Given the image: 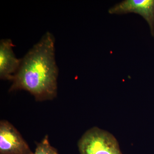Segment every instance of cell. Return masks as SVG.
<instances>
[{
    "mask_svg": "<svg viewBox=\"0 0 154 154\" xmlns=\"http://www.w3.org/2000/svg\"><path fill=\"white\" fill-rule=\"evenodd\" d=\"M58 75L55 38L48 31L22 58L9 91H28L39 102L52 100L57 95Z\"/></svg>",
    "mask_w": 154,
    "mask_h": 154,
    "instance_id": "6da1fadb",
    "label": "cell"
},
{
    "mask_svg": "<svg viewBox=\"0 0 154 154\" xmlns=\"http://www.w3.org/2000/svg\"><path fill=\"white\" fill-rule=\"evenodd\" d=\"M81 154H122L113 135L97 127L88 130L80 139Z\"/></svg>",
    "mask_w": 154,
    "mask_h": 154,
    "instance_id": "7a4b0ae2",
    "label": "cell"
},
{
    "mask_svg": "<svg viewBox=\"0 0 154 154\" xmlns=\"http://www.w3.org/2000/svg\"><path fill=\"white\" fill-rule=\"evenodd\" d=\"M27 142L15 127L7 120L0 122V154H31Z\"/></svg>",
    "mask_w": 154,
    "mask_h": 154,
    "instance_id": "3957f363",
    "label": "cell"
},
{
    "mask_svg": "<svg viewBox=\"0 0 154 154\" xmlns=\"http://www.w3.org/2000/svg\"><path fill=\"white\" fill-rule=\"evenodd\" d=\"M108 13L119 15L139 14L147 22L152 36L154 37V0H125L110 8Z\"/></svg>",
    "mask_w": 154,
    "mask_h": 154,
    "instance_id": "277c9868",
    "label": "cell"
},
{
    "mask_svg": "<svg viewBox=\"0 0 154 154\" xmlns=\"http://www.w3.org/2000/svg\"><path fill=\"white\" fill-rule=\"evenodd\" d=\"M14 45L11 39H1L0 41V78L12 81L19 69L22 59L16 57L13 51Z\"/></svg>",
    "mask_w": 154,
    "mask_h": 154,
    "instance_id": "5b68a950",
    "label": "cell"
},
{
    "mask_svg": "<svg viewBox=\"0 0 154 154\" xmlns=\"http://www.w3.org/2000/svg\"><path fill=\"white\" fill-rule=\"evenodd\" d=\"M31 154H58L57 151L51 145L48 136H45L39 143L37 144L34 152Z\"/></svg>",
    "mask_w": 154,
    "mask_h": 154,
    "instance_id": "8992f818",
    "label": "cell"
}]
</instances>
